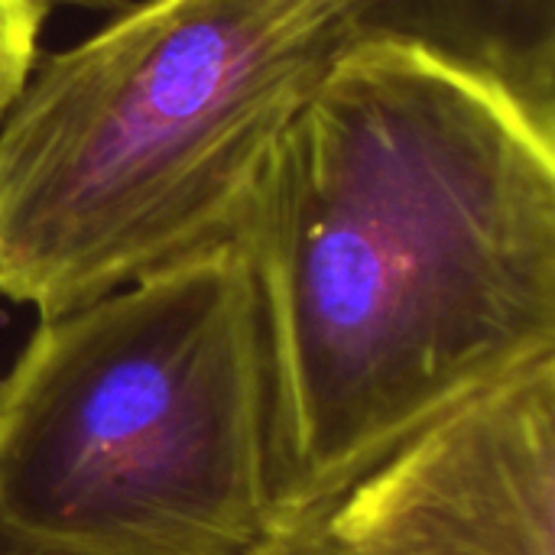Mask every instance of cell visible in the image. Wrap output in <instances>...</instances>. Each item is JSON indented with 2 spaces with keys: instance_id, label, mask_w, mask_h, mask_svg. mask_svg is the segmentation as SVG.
<instances>
[{
  "instance_id": "1",
  "label": "cell",
  "mask_w": 555,
  "mask_h": 555,
  "mask_svg": "<svg viewBox=\"0 0 555 555\" xmlns=\"http://www.w3.org/2000/svg\"><path fill=\"white\" fill-rule=\"evenodd\" d=\"M241 244L267 322L283 530L555 354V133L429 59L345 52Z\"/></svg>"
},
{
  "instance_id": "2",
  "label": "cell",
  "mask_w": 555,
  "mask_h": 555,
  "mask_svg": "<svg viewBox=\"0 0 555 555\" xmlns=\"http://www.w3.org/2000/svg\"><path fill=\"white\" fill-rule=\"evenodd\" d=\"M345 42L315 0H130L0 117V296L52 315L241 244Z\"/></svg>"
},
{
  "instance_id": "3",
  "label": "cell",
  "mask_w": 555,
  "mask_h": 555,
  "mask_svg": "<svg viewBox=\"0 0 555 555\" xmlns=\"http://www.w3.org/2000/svg\"><path fill=\"white\" fill-rule=\"evenodd\" d=\"M276 533L270 345L244 244L39 315L0 377V540L254 555Z\"/></svg>"
},
{
  "instance_id": "4",
  "label": "cell",
  "mask_w": 555,
  "mask_h": 555,
  "mask_svg": "<svg viewBox=\"0 0 555 555\" xmlns=\"http://www.w3.org/2000/svg\"><path fill=\"white\" fill-rule=\"evenodd\" d=\"M302 527L328 555H555V354L433 420Z\"/></svg>"
},
{
  "instance_id": "5",
  "label": "cell",
  "mask_w": 555,
  "mask_h": 555,
  "mask_svg": "<svg viewBox=\"0 0 555 555\" xmlns=\"http://www.w3.org/2000/svg\"><path fill=\"white\" fill-rule=\"evenodd\" d=\"M345 52L397 49L488 85L555 133V0H315Z\"/></svg>"
},
{
  "instance_id": "6",
  "label": "cell",
  "mask_w": 555,
  "mask_h": 555,
  "mask_svg": "<svg viewBox=\"0 0 555 555\" xmlns=\"http://www.w3.org/2000/svg\"><path fill=\"white\" fill-rule=\"evenodd\" d=\"M46 16L42 0H0V117L39 59Z\"/></svg>"
},
{
  "instance_id": "7",
  "label": "cell",
  "mask_w": 555,
  "mask_h": 555,
  "mask_svg": "<svg viewBox=\"0 0 555 555\" xmlns=\"http://www.w3.org/2000/svg\"><path fill=\"white\" fill-rule=\"evenodd\" d=\"M254 555H328L322 550V543L312 537L309 527H289L283 533H276L267 546H260Z\"/></svg>"
},
{
  "instance_id": "8",
  "label": "cell",
  "mask_w": 555,
  "mask_h": 555,
  "mask_svg": "<svg viewBox=\"0 0 555 555\" xmlns=\"http://www.w3.org/2000/svg\"><path fill=\"white\" fill-rule=\"evenodd\" d=\"M0 555H39V553H29V550H20V546H13V543H7V540H0Z\"/></svg>"
}]
</instances>
